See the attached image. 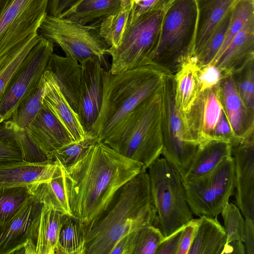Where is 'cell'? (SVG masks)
<instances>
[{"label":"cell","instance_id":"cell-1","mask_svg":"<svg viewBox=\"0 0 254 254\" xmlns=\"http://www.w3.org/2000/svg\"><path fill=\"white\" fill-rule=\"evenodd\" d=\"M61 165L72 216L79 222L84 235L119 189L147 169L100 141L75 163Z\"/></svg>","mask_w":254,"mask_h":254},{"label":"cell","instance_id":"cell-2","mask_svg":"<svg viewBox=\"0 0 254 254\" xmlns=\"http://www.w3.org/2000/svg\"><path fill=\"white\" fill-rule=\"evenodd\" d=\"M148 225L157 227V217L145 172L119 189L106 210L86 231L85 254H110L122 238Z\"/></svg>","mask_w":254,"mask_h":254},{"label":"cell","instance_id":"cell-3","mask_svg":"<svg viewBox=\"0 0 254 254\" xmlns=\"http://www.w3.org/2000/svg\"><path fill=\"white\" fill-rule=\"evenodd\" d=\"M166 72L154 64L112 73L105 70L102 105L93 131L103 142L140 104L158 92Z\"/></svg>","mask_w":254,"mask_h":254},{"label":"cell","instance_id":"cell-4","mask_svg":"<svg viewBox=\"0 0 254 254\" xmlns=\"http://www.w3.org/2000/svg\"><path fill=\"white\" fill-rule=\"evenodd\" d=\"M161 89L140 104L103 142L146 169L161 154Z\"/></svg>","mask_w":254,"mask_h":254},{"label":"cell","instance_id":"cell-5","mask_svg":"<svg viewBox=\"0 0 254 254\" xmlns=\"http://www.w3.org/2000/svg\"><path fill=\"white\" fill-rule=\"evenodd\" d=\"M197 15L196 0H176L163 11L151 64L175 74L183 63L191 59Z\"/></svg>","mask_w":254,"mask_h":254},{"label":"cell","instance_id":"cell-6","mask_svg":"<svg viewBox=\"0 0 254 254\" xmlns=\"http://www.w3.org/2000/svg\"><path fill=\"white\" fill-rule=\"evenodd\" d=\"M157 227L166 237L193 219L180 173L164 158L147 168Z\"/></svg>","mask_w":254,"mask_h":254},{"label":"cell","instance_id":"cell-7","mask_svg":"<svg viewBox=\"0 0 254 254\" xmlns=\"http://www.w3.org/2000/svg\"><path fill=\"white\" fill-rule=\"evenodd\" d=\"M161 154L183 176L199 145L191 135L175 98L174 74L166 72L161 87Z\"/></svg>","mask_w":254,"mask_h":254},{"label":"cell","instance_id":"cell-8","mask_svg":"<svg viewBox=\"0 0 254 254\" xmlns=\"http://www.w3.org/2000/svg\"><path fill=\"white\" fill-rule=\"evenodd\" d=\"M37 33L58 45L66 56L79 63L88 58H94L106 70H109L107 60L109 47L99 35L96 25L83 24L47 13Z\"/></svg>","mask_w":254,"mask_h":254},{"label":"cell","instance_id":"cell-9","mask_svg":"<svg viewBox=\"0 0 254 254\" xmlns=\"http://www.w3.org/2000/svg\"><path fill=\"white\" fill-rule=\"evenodd\" d=\"M163 12L145 15L127 24L116 48H109L112 73L151 64L160 34Z\"/></svg>","mask_w":254,"mask_h":254},{"label":"cell","instance_id":"cell-10","mask_svg":"<svg viewBox=\"0 0 254 254\" xmlns=\"http://www.w3.org/2000/svg\"><path fill=\"white\" fill-rule=\"evenodd\" d=\"M182 179L192 213L199 217H216L229 202L235 190L233 158L231 156L225 159L202 176Z\"/></svg>","mask_w":254,"mask_h":254},{"label":"cell","instance_id":"cell-11","mask_svg":"<svg viewBox=\"0 0 254 254\" xmlns=\"http://www.w3.org/2000/svg\"><path fill=\"white\" fill-rule=\"evenodd\" d=\"M183 114L191 135L199 146L214 140L231 144L238 141L226 115L219 84L200 92L189 111Z\"/></svg>","mask_w":254,"mask_h":254},{"label":"cell","instance_id":"cell-12","mask_svg":"<svg viewBox=\"0 0 254 254\" xmlns=\"http://www.w3.org/2000/svg\"><path fill=\"white\" fill-rule=\"evenodd\" d=\"M49 0H0V58L37 31Z\"/></svg>","mask_w":254,"mask_h":254},{"label":"cell","instance_id":"cell-13","mask_svg":"<svg viewBox=\"0 0 254 254\" xmlns=\"http://www.w3.org/2000/svg\"><path fill=\"white\" fill-rule=\"evenodd\" d=\"M53 52L54 43L41 37L13 75L0 102V124L11 117L21 100L40 82Z\"/></svg>","mask_w":254,"mask_h":254},{"label":"cell","instance_id":"cell-14","mask_svg":"<svg viewBox=\"0 0 254 254\" xmlns=\"http://www.w3.org/2000/svg\"><path fill=\"white\" fill-rule=\"evenodd\" d=\"M79 64L81 75L77 114L85 132H93L102 102L105 69L94 58L86 59Z\"/></svg>","mask_w":254,"mask_h":254},{"label":"cell","instance_id":"cell-15","mask_svg":"<svg viewBox=\"0 0 254 254\" xmlns=\"http://www.w3.org/2000/svg\"><path fill=\"white\" fill-rule=\"evenodd\" d=\"M70 217L41 203L30 227L22 254H55L61 229Z\"/></svg>","mask_w":254,"mask_h":254},{"label":"cell","instance_id":"cell-16","mask_svg":"<svg viewBox=\"0 0 254 254\" xmlns=\"http://www.w3.org/2000/svg\"><path fill=\"white\" fill-rule=\"evenodd\" d=\"M237 206L254 220V138L232 144Z\"/></svg>","mask_w":254,"mask_h":254},{"label":"cell","instance_id":"cell-17","mask_svg":"<svg viewBox=\"0 0 254 254\" xmlns=\"http://www.w3.org/2000/svg\"><path fill=\"white\" fill-rule=\"evenodd\" d=\"M25 130L31 141L48 160H54V155L58 150L74 142L64 126L43 103Z\"/></svg>","mask_w":254,"mask_h":254},{"label":"cell","instance_id":"cell-18","mask_svg":"<svg viewBox=\"0 0 254 254\" xmlns=\"http://www.w3.org/2000/svg\"><path fill=\"white\" fill-rule=\"evenodd\" d=\"M58 166L57 160L30 162L24 160L0 162V190L23 187L31 191L50 181Z\"/></svg>","mask_w":254,"mask_h":254},{"label":"cell","instance_id":"cell-19","mask_svg":"<svg viewBox=\"0 0 254 254\" xmlns=\"http://www.w3.org/2000/svg\"><path fill=\"white\" fill-rule=\"evenodd\" d=\"M40 204L31 194L12 216L0 222V254H22L30 227Z\"/></svg>","mask_w":254,"mask_h":254},{"label":"cell","instance_id":"cell-20","mask_svg":"<svg viewBox=\"0 0 254 254\" xmlns=\"http://www.w3.org/2000/svg\"><path fill=\"white\" fill-rule=\"evenodd\" d=\"M219 86L226 115L236 140L254 138V112L243 103L233 75L223 77Z\"/></svg>","mask_w":254,"mask_h":254},{"label":"cell","instance_id":"cell-21","mask_svg":"<svg viewBox=\"0 0 254 254\" xmlns=\"http://www.w3.org/2000/svg\"><path fill=\"white\" fill-rule=\"evenodd\" d=\"M42 78L44 84L42 103L52 111L64 126L74 142L83 139L86 132L81 124L78 115L63 95L52 73L46 69Z\"/></svg>","mask_w":254,"mask_h":254},{"label":"cell","instance_id":"cell-22","mask_svg":"<svg viewBox=\"0 0 254 254\" xmlns=\"http://www.w3.org/2000/svg\"><path fill=\"white\" fill-rule=\"evenodd\" d=\"M254 59V16L246 23L222 54L213 64L223 77L233 75Z\"/></svg>","mask_w":254,"mask_h":254},{"label":"cell","instance_id":"cell-23","mask_svg":"<svg viewBox=\"0 0 254 254\" xmlns=\"http://www.w3.org/2000/svg\"><path fill=\"white\" fill-rule=\"evenodd\" d=\"M237 0H196L197 15L191 59L196 58Z\"/></svg>","mask_w":254,"mask_h":254},{"label":"cell","instance_id":"cell-24","mask_svg":"<svg viewBox=\"0 0 254 254\" xmlns=\"http://www.w3.org/2000/svg\"><path fill=\"white\" fill-rule=\"evenodd\" d=\"M46 69L52 73L63 95L77 113L81 75L80 64L69 57H64L53 53Z\"/></svg>","mask_w":254,"mask_h":254},{"label":"cell","instance_id":"cell-25","mask_svg":"<svg viewBox=\"0 0 254 254\" xmlns=\"http://www.w3.org/2000/svg\"><path fill=\"white\" fill-rule=\"evenodd\" d=\"M226 243L224 228L217 216H201L188 254H223Z\"/></svg>","mask_w":254,"mask_h":254},{"label":"cell","instance_id":"cell-26","mask_svg":"<svg viewBox=\"0 0 254 254\" xmlns=\"http://www.w3.org/2000/svg\"><path fill=\"white\" fill-rule=\"evenodd\" d=\"M129 3V0H77L59 17L83 24L99 21Z\"/></svg>","mask_w":254,"mask_h":254},{"label":"cell","instance_id":"cell-27","mask_svg":"<svg viewBox=\"0 0 254 254\" xmlns=\"http://www.w3.org/2000/svg\"><path fill=\"white\" fill-rule=\"evenodd\" d=\"M232 147L230 142L223 140L211 141L200 145L182 178H195L212 171L224 160L232 156Z\"/></svg>","mask_w":254,"mask_h":254},{"label":"cell","instance_id":"cell-28","mask_svg":"<svg viewBox=\"0 0 254 254\" xmlns=\"http://www.w3.org/2000/svg\"><path fill=\"white\" fill-rule=\"evenodd\" d=\"M197 69L196 60L190 59L183 63L174 74L176 102L183 114L189 111L200 92Z\"/></svg>","mask_w":254,"mask_h":254},{"label":"cell","instance_id":"cell-29","mask_svg":"<svg viewBox=\"0 0 254 254\" xmlns=\"http://www.w3.org/2000/svg\"><path fill=\"white\" fill-rule=\"evenodd\" d=\"M58 161V166L53 178L38 185L30 193L35 195L40 202L51 205L57 211L72 216L65 192L63 168Z\"/></svg>","mask_w":254,"mask_h":254},{"label":"cell","instance_id":"cell-30","mask_svg":"<svg viewBox=\"0 0 254 254\" xmlns=\"http://www.w3.org/2000/svg\"><path fill=\"white\" fill-rule=\"evenodd\" d=\"M40 38L37 31L32 33L0 58V102L13 75Z\"/></svg>","mask_w":254,"mask_h":254},{"label":"cell","instance_id":"cell-31","mask_svg":"<svg viewBox=\"0 0 254 254\" xmlns=\"http://www.w3.org/2000/svg\"><path fill=\"white\" fill-rule=\"evenodd\" d=\"M44 89V84L42 76L38 84L21 100L11 117L2 124L13 128L25 129L42 106Z\"/></svg>","mask_w":254,"mask_h":254},{"label":"cell","instance_id":"cell-32","mask_svg":"<svg viewBox=\"0 0 254 254\" xmlns=\"http://www.w3.org/2000/svg\"><path fill=\"white\" fill-rule=\"evenodd\" d=\"M55 254H85L84 231L72 216L67 218L61 229Z\"/></svg>","mask_w":254,"mask_h":254},{"label":"cell","instance_id":"cell-33","mask_svg":"<svg viewBox=\"0 0 254 254\" xmlns=\"http://www.w3.org/2000/svg\"><path fill=\"white\" fill-rule=\"evenodd\" d=\"M130 13L129 3L117 12L98 21L100 36L110 48H116L119 45L127 26Z\"/></svg>","mask_w":254,"mask_h":254},{"label":"cell","instance_id":"cell-34","mask_svg":"<svg viewBox=\"0 0 254 254\" xmlns=\"http://www.w3.org/2000/svg\"><path fill=\"white\" fill-rule=\"evenodd\" d=\"M232 8L226 14L212 33L200 53L196 58L198 67L211 64L223 44L231 21Z\"/></svg>","mask_w":254,"mask_h":254},{"label":"cell","instance_id":"cell-35","mask_svg":"<svg viewBox=\"0 0 254 254\" xmlns=\"http://www.w3.org/2000/svg\"><path fill=\"white\" fill-rule=\"evenodd\" d=\"M98 141L95 133L87 132L83 139L72 142L58 150L54 155V159L58 160L63 166L70 165L80 159Z\"/></svg>","mask_w":254,"mask_h":254},{"label":"cell","instance_id":"cell-36","mask_svg":"<svg viewBox=\"0 0 254 254\" xmlns=\"http://www.w3.org/2000/svg\"><path fill=\"white\" fill-rule=\"evenodd\" d=\"M232 75L243 103L254 112V59L250 61Z\"/></svg>","mask_w":254,"mask_h":254},{"label":"cell","instance_id":"cell-37","mask_svg":"<svg viewBox=\"0 0 254 254\" xmlns=\"http://www.w3.org/2000/svg\"><path fill=\"white\" fill-rule=\"evenodd\" d=\"M30 194L29 190L23 187L0 190V222L12 216Z\"/></svg>","mask_w":254,"mask_h":254},{"label":"cell","instance_id":"cell-38","mask_svg":"<svg viewBox=\"0 0 254 254\" xmlns=\"http://www.w3.org/2000/svg\"><path fill=\"white\" fill-rule=\"evenodd\" d=\"M165 237L158 228L148 225L134 231L133 254H155Z\"/></svg>","mask_w":254,"mask_h":254},{"label":"cell","instance_id":"cell-39","mask_svg":"<svg viewBox=\"0 0 254 254\" xmlns=\"http://www.w3.org/2000/svg\"><path fill=\"white\" fill-rule=\"evenodd\" d=\"M227 243L233 241L244 242V219L240 210L235 204L228 202L222 209Z\"/></svg>","mask_w":254,"mask_h":254},{"label":"cell","instance_id":"cell-40","mask_svg":"<svg viewBox=\"0 0 254 254\" xmlns=\"http://www.w3.org/2000/svg\"><path fill=\"white\" fill-rule=\"evenodd\" d=\"M176 0H129L130 13L127 24L148 14L165 10Z\"/></svg>","mask_w":254,"mask_h":254},{"label":"cell","instance_id":"cell-41","mask_svg":"<svg viewBox=\"0 0 254 254\" xmlns=\"http://www.w3.org/2000/svg\"><path fill=\"white\" fill-rule=\"evenodd\" d=\"M197 74L200 92L218 85L223 78L219 68L211 64L198 66Z\"/></svg>","mask_w":254,"mask_h":254},{"label":"cell","instance_id":"cell-42","mask_svg":"<svg viewBox=\"0 0 254 254\" xmlns=\"http://www.w3.org/2000/svg\"><path fill=\"white\" fill-rule=\"evenodd\" d=\"M198 219H192L184 225L176 254H188L198 226Z\"/></svg>","mask_w":254,"mask_h":254},{"label":"cell","instance_id":"cell-43","mask_svg":"<svg viewBox=\"0 0 254 254\" xmlns=\"http://www.w3.org/2000/svg\"><path fill=\"white\" fill-rule=\"evenodd\" d=\"M183 226L165 237L159 245L155 254H176Z\"/></svg>","mask_w":254,"mask_h":254},{"label":"cell","instance_id":"cell-44","mask_svg":"<svg viewBox=\"0 0 254 254\" xmlns=\"http://www.w3.org/2000/svg\"><path fill=\"white\" fill-rule=\"evenodd\" d=\"M21 160L20 151L15 143L0 140V162Z\"/></svg>","mask_w":254,"mask_h":254},{"label":"cell","instance_id":"cell-45","mask_svg":"<svg viewBox=\"0 0 254 254\" xmlns=\"http://www.w3.org/2000/svg\"><path fill=\"white\" fill-rule=\"evenodd\" d=\"M247 254H254V221L249 217L244 220L243 242Z\"/></svg>","mask_w":254,"mask_h":254},{"label":"cell","instance_id":"cell-46","mask_svg":"<svg viewBox=\"0 0 254 254\" xmlns=\"http://www.w3.org/2000/svg\"><path fill=\"white\" fill-rule=\"evenodd\" d=\"M134 238V231L122 238L116 244L110 254H133Z\"/></svg>","mask_w":254,"mask_h":254},{"label":"cell","instance_id":"cell-47","mask_svg":"<svg viewBox=\"0 0 254 254\" xmlns=\"http://www.w3.org/2000/svg\"><path fill=\"white\" fill-rule=\"evenodd\" d=\"M77 0H49L47 13L50 15L59 17L71 6Z\"/></svg>","mask_w":254,"mask_h":254},{"label":"cell","instance_id":"cell-48","mask_svg":"<svg viewBox=\"0 0 254 254\" xmlns=\"http://www.w3.org/2000/svg\"><path fill=\"white\" fill-rule=\"evenodd\" d=\"M245 254V246L243 242L233 241L226 243L224 254Z\"/></svg>","mask_w":254,"mask_h":254}]
</instances>
